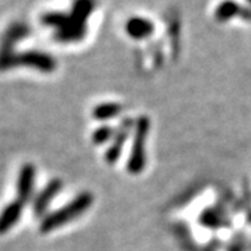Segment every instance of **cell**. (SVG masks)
Wrapping results in <instances>:
<instances>
[{"label":"cell","instance_id":"1","mask_svg":"<svg viewBox=\"0 0 251 251\" xmlns=\"http://www.w3.org/2000/svg\"><path fill=\"white\" fill-rule=\"evenodd\" d=\"M91 202H92V197L90 194H87V193L80 194L73 202L66 205V208L59 209V211H56L53 214L44 218L42 222H41V227H39L41 232L42 233H49V232L54 230L56 227H59L60 225L67 224L69 221H72L75 216L82 214L91 205Z\"/></svg>","mask_w":251,"mask_h":251},{"label":"cell","instance_id":"2","mask_svg":"<svg viewBox=\"0 0 251 251\" xmlns=\"http://www.w3.org/2000/svg\"><path fill=\"white\" fill-rule=\"evenodd\" d=\"M34 184H35V166L27 163L21 168L18 175L17 201H20L21 204L28 202L32 198Z\"/></svg>","mask_w":251,"mask_h":251},{"label":"cell","instance_id":"3","mask_svg":"<svg viewBox=\"0 0 251 251\" xmlns=\"http://www.w3.org/2000/svg\"><path fill=\"white\" fill-rule=\"evenodd\" d=\"M60 188H62V181L57 179L52 180V181H49L48 183V186H46L38 196L34 200V214L35 216H42L45 214L46 208L49 205V202L52 201L54 198V196L60 191Z\"/></svg>","mask_w":251,"mask_h":251},{"label":"cell","instance_id":"4","mask_svg":"<svg viewBox=\"0 0 251 251\" xmlns=\"http://www.w3.org/2000/svg\"><path fill=\"white\" fill-rule=\"evenodd\" d=\"M23 205L20 201L10 202L0 214V234H4L17 224L23 214Z\"/></svg>","mask_w":251,"mask_h":251}]
</instances>
